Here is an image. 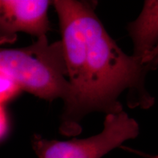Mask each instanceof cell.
<instances>
[{"label":"cell","mask_w":158,"mask_h":158,"mask_svg":"<svg viewBox=\"0 0 158 158\" xmlns=\"http://www.w3.org/2000/svg\"><path fill=\"white\" fill-rule=\"evenodd\" d=\"M63 54L72 87L64 104L59 130L75 136L88 114L107 115L123 110L119 98L126 92L131 108L148 109L155 98L146 88L151 68L142 59L124 53L105 29L95 13L96 2L55 0Z\"/></svg>","instance_id":"obj_1"},{"label":"cell","mask_w":158,"mask_h":158,"mask_svg":"<svg viewBox=\"0 0 158 158\" xmlns=\"http://www.w3.org/2000/svg\"><path fill=\"white\" fill-rule=\"evenodd\" d=\"M0 69L21 91L49 102L62 99L65 104L70 99L72 87L60 41L50 44L45 36L24 48H0Z\"/></svg>","instance_id":"obj_2"},{"label":"cell","mask_w":158,"mask_h":158,"mask_svg":"<svg viewBox=\"0 0 158 158\" xmlns=\"http://www.w3.org/2000/svg\"><path fill=\"white\" fill-rule=\"evenodd\" d=\"M139 134V125L124 110L106 115L103 130L91 137L48 140L35 134L31 145L38 158H102Z\"/></svg>","instance_id":"obj_3"},{"label":"cell","mask_w":158,"mask_h":158,"mask_svg":"<svg viewBox=\"0 0 158 158\" xmlns=\"http://www.w3.org/2000/svg\"><path fill=\"white\" fill-rule=\"evenodd\" d=\"M48 0H0V45L13 43L19 32L37 39L50 30Z\"/></svg>","instance_id":"obj_4"},{"label":"cell","mask_w":158,"mask_h":158,"mask_svg":"<svg viewBox=\"0 0 158 158\" xmlns=\"http://www.w3.org/2000/svg\"><path fill=\"white\" fill-rule=\"evenodd\" d=\"M133 56L143 60L158 45V0H147L137 19L127 26Z\"/></svg>","instance_id":"obj_5"},{"label":"cell","mask_w":158,"mask_h":158,"mask_svg":"<svg viewBox=\"0 0 158 158\" xmlns=\"http://www.w3.org/2000/svg\"><path fill=\"white\" fill-rule=\"evenodd\" d=\"M21 91L17 83L0 69V106L15 98Z\"/></svg>","instance_id":"obj_6"},{"label":"cell","mask_w":158,"mask_h":158,"mask_svg":"<svg viewBox=\"0 0 158 158\" xmlns=\"http://www.w3.org/2000/svg\"><path fill=\"white\" fill-rule=\"evenodd\" d=\"M8 131V118L3 106H0V141Z\"/></svg>","instance_id":"obj_7"},{"label":"cell","mask_w":158,"mask_h":158,"mask_svg":"<svg viewBox=\"0 0 158 158\" xmlns=\"http://www.w3.org/2000/svg\"><path fill=\"white\" fill-rule=\"evenodd\" d=\"M158 56V45L156 48L154 49L153 51H152L151 52L149 53V54L147 55V56H146L144 57L143 60H142V62H143V64H147L148 63H149L150 61L152 60V59H153L155 57L157 56Z\"/></svg>","instance_id":"obj_8"},{"label":"cell","mask_w":158,"mask_h":158,"mask_svg":"<svg viewBox=\"0 0 158 158\" xmlns=\"http://www.w3.org/2000/svg\"><path fill=\"white\" fill-rule=\"evenodd\" d=\"M147 64L149 65L152 70H155V69L158 66V56L155 57L153 59H152Z\"/></svg>","instance_id":"obj_9"},{"label":"cell","mask_w":158,"mask_h":158,"mask_svg":"<svg viewBox=\"0 0 158 158\" xmlns=\"http://www.w3.org/2000/svg\"><path fill=\"white\" fill-rule=\"evenodd\" d=\"M150 158H158V155H156V156H154V157H152Z\"/></svg>","instance_id":"obj_10"}]
</instances>
